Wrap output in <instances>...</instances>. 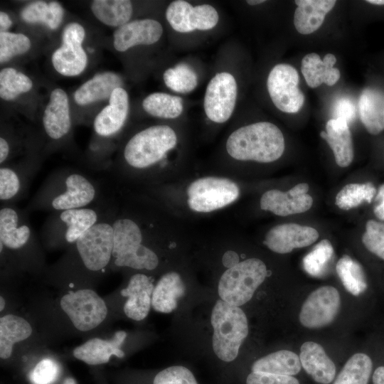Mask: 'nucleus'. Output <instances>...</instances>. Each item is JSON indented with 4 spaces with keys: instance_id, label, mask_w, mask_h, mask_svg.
Masks as SVG:
<instances>
[{
    "instance_id": "a18cd8bd",
    "label": "nucleus",
    "mask_w": 384,
    "mask_h": 384,
    "mask_svg": "<svg viewBox=\"0 0 384 384\" xmlns=\"http://www.w3.org/2000/svg\"><path fill=\"white\" fill-rule=\"evenodd\" d=\"M153 384H197L193 373L186 368L175 366L156 374Z\"/></svg>"
},
{
    "instance_id": "423d86ee",
    "label": "nucleus",
    "mask_w": 384,
    "mask_h": 384,
    "mask_svg": "<svg viewBox=\"0 0 384 384\" xmlns=\"http://www.w3.org/2000/svg\"><path fill=\"white\" fill-rule=\"evenodd\" d=\"M211 324L214 353L223 361H233L248 334L245 314L239 306L220 299L213 309Z\"/></svg>"
},
{
    "instance_id": "39448f33",
    "label": "nucleus",
    "mask_w": 384,
    "mask_h": 384,
    "mask_svg": "<svg viewBox=\"0 0 384 384\" xmlns=\"http://www.w3.org/2000/svg\"><path fill=\"white\" fill-rule=\"evenodd\" d=\"M240 196V186L232 178L208 175L188 182L182 188L181 199L188 211L208 214L230 206Z\"/></svg>"
},
{
    "instance_id": "603ef678",
    "label": "nucleus",
    "mask_w": 384,
    "mask_h": 384,
    "mask_svg": "<svg viewBox=\"0 0 384 384\" xmlns=\"http://www.w3.org/2000/svg\"><path fill=\"white\" fill-rule=\"evenodd\" d=\"M373 384H384V366L378 367L373 375Z\"/></svg>"
},
{
    "instance_id": "2eb2a0df",
    "label": "nucleus",
    "mask_w": 384,
    "mask_h": 384,
    "mask_svg": "<svg viewBox=\"0 0 384 384\" xmlns=\"http://www.w3.org/2000/svg\"><path fill=\"white\" fill-rule=\"evenodd\" d=\"M309 186L298 183L287 191L270 189L262 193L260 200L261 210L278 216H287L309 210L313 204L312 197L307 193Z\"/></svg>"
},
{
    "instance_id": "5fc2aeb1",
    "label": "nucleus",
    "mask_w": 384,
    "mask_h": 384,
    "mask_svg": "<svg viewBox=\"0 0 384 384\" xmlns=\"http://www.w3.org/2000/svg\"><path fill=\"white\" fill-rule=\"evenodd\" d=\"M63 384H76V382L73 378L68 377L65 379Z\"/></svg>"
},
{
    "instance_id": "8fccbe9b",
    "label": "nucleus",
    "mask_w": 384,
    "mask_h": 384,
    "mask_svg": "<svg viewBox=\"0 0 384 384\" xmlns=\"http://www.w3.org/2000/svg\"><path fill=\"white\" fill-rule=\"evenodd\" d=\"M373 212L376 219L384 221V183L378 188L373 201Z\"/></svg>"
},
{
    "instance_id": "b1692460",
    "label": "nucleus",
    "mask_w": 384,
    "mask_h": 384,
    "mask_svg": "<svg viewBox=\"0 0 384 384\" xmlns=\"http://www.w3.org/2000/svg\"><path fill=\"white\" fill-rule=\"evenodd\" d=\"M299 359L304 370L317 383L329 384L336 375V366L322 346L314 341L304 343Z\"/></svg>"
},
{
    "instance_id": "dca6fc26",
    "label": "nucleus",
    "mask_w": 384,
    "mask_h": 384,
    "mask_svg": "<svg viewBox=\"0 0 384 384\" xmlns=\"http://www.w3.org/2000/svg\"><path fill=\"white\" fill-rule=\"evenodd\" d=\"M319 235L312 227L287 223L271 228L265 234L263 243L274 252L286 254L313 244Z\"/></svg>"
},
{
    "instance_id": "c756f323",
    "label": "nucleus",
    "mask_w": 384,
    "mask_h": 384,
    "mask_svg": "<svg viewBox=\"0 0 384 384\" xmlns=\"http://www.w3.org/2000/svg\"><path fill=\"white\" fill-rule=\"evenodd\" d=\"M32 333L30 324L23 318L7 314L0 319V357L8 358L14 345L28 338Z\"/></svg>"
},
{
    "instance_id": "864d4df0",
    "label": "nucleus",
    "mask_w": 384,
    "mask_h": 384,
    "mask_svg": "<svg viewBox=\"0 0 384 384\" xmlns=\"http://www.w3.org/2000/svg\"><path fill=\"white\" fill-rule=\"evenodd\" d=\"M249 5L255 6L265 2V0H249L246 1Z\"/></svg>"
},
{
    "instance_id": "58836bf2",
    "label": "nucleus",
    "mask_w": 384,
    "mask_h": 384,
    "mask_svg": "<svg viewBox=\"0 0 384 384\" xmlns=\"http://www.w3.org/2000/svg\"><path fill=\"white\" fill-rule=\"evenodd\" d=\"M33 87L32 80L14 68H4L0 71V97L6 101L14 100L20 95Z\"/></svg>"
},
{
    "instance_id": "79ce46f5",
    "label": "nucleus",
    "mask_w": 384,
    "mask_h": 384,
    "mask_svg": "<svg viewBox=\"0 0 384 384\" xmlns=\"http://www.w3.org/2000/svg\"><path fill=\"white\" fill-rule=\"evenodd\" d=\"M361 240L370 252L384 260V221L376 218L368 220Z\"/></svg>"
},
{
    "instance_id": "ea45409f",
    "label": "nucleus",
    "mask_w": 384,
    "mask_h": 384,
    "mask_svg": "<svg viewBox=\"0 0 384 384\" xmlns=\"http://www.w3.org/2000/svg\"><path fill=\"white\" fill-rule=\"evenodd\" d=\"M163 79L169 88L181 93L190 92L198 85L196 72L186 64H178L166 70Z\"/></svg>"
},
{
    "instance_id": "f03ea898",
    "label": "nucleus",
    "mask_w": 384,
    "mask_h": 384,
    "mask_svg": "<svg viewBox=\"0 0 384 384\" xmlns=\"http://www.w3.org/2000/svg\"><path fill=\"white\" fill-rule=\"evenodd\" d=\"M98 196L97 186L84 174L63 171L50 174L28 205L30 210L58 212L88 207Z\"/></svg>"
},
{
    "instance_id": "a878e982",
    "label": "nucleus",
    "mask_w": 384,
    "mask_h": 384,
    "mask_svg": "<svg viewBox=\"0 0 384 384\" xmlns=\"http://www.w3.org/2000/svg\"><path fill=\"white\" fill-rule=\"evenodd\" d=\"M123 80L118 74L107 71L98 73L80 85L74 93L75 102L81 106L110 98Z\"/></svg>"
},
{
    "instance_id": "f8f14e48",
    "label": "nucleus",
    "mask_w": 384,
    "mask_h": 384,
    "mask_svg": "<svg viewBox=\"0 0 384 384\" xmlns=\"http://www.w3.org/2000/svg\"><path fill=\"white\" fill-rule=\"evenodd\" d=\"M85 37L83 26L75 22L67 24L62 33V44L53 53L55 70L64 76L80 75L87 64V56L82 44Z\"/></svg>"
},
{
    "instance_id": "cd10ccee",
    "label": "nucleus",
    "mask_w": 384,
    "mask_h": 384,
    "mask_svg": "<svg viewBox=\"0 0 384 384\" xmlns=\"http://www.w3.org/2000/svg\"><path fill=\"white\" fill-rule=\"evenodd\" d=\"M186 287L176 272L163 274L154 286L151 306L159 312L170 313L177 307L178 299L185 294Z\"/></svg>"
},
{
    "instance_id": "412c9836",
    "label": "nucleus",
    "mask_w": 384,
    "mask_h": 384,
    "mask_svg": "<svg viewBox=\"0 0 384 384\" xmlns=\"http://www.w3.org/2000/svg\"><path fill=\"white\" fill-rule=\"evenodd\" d=\"M42 121L46 135L53 140L61 139L69 133L72 122L68 97L63 90H52Z\"/></svg>"
},
{
    "instance_id": "393cba45",
    "label": "nucleus",
    "mask_w": 384,
    "mask_h": 384,
    "mask_svg": "<svg viewBox=\"0 0 384 384\" xmlns=\"http://www.w3.org/2000/svg\"><path fill=\"white\" fill-rule=\"evenodd\" d=\"M336 58L327 53L323 59L315 53L306 54L301 62V71L307 85L316 88L324 83L328 86L335 85L341 77V73L334 65Z\"/></svg>"
},
{
    "instance_id": "6e6d98bb",
    "label": "nucleus",
    "mask_w": 384,
    "mask_h": 384,
    "mask_svg": "<svg viewBox=\"0 0 384 384\" xmlns=\"http://www.w3.org/2000/svg\"><path fill=\"white\" fill-rule=\"evenodd\" d=\"M5 306V300L1 296L0 297V311H3Z\"/></svg>"
},
{
    "instance_id": "473e14b6",
    "label": "nucleus",
    "mask_w": 384,
    "mask_h": 384,
    "mask_svg": "<svg viewBox=\"0 0 384 384\" xmlns=\"http://www.w3.org/2000/svg\"><path fill=\"white\" fill-rule=\"evenodd\" d=\"M21 19L28 23H43L56 29L62 23L64 9L58 1H36L27 4L21 11Z\"/></svg>"
},
{
    "instance_id": "aec40b11",
    "label": "nucleus",
    "mask_w": 384,
    "mask_h": 384,
    "mask_svg": "<svg viewBox=\"0 0 384 384\" xmlns=\"http://www.w3.org/2000/svg\"><path fill=\"white\" fill-rule=\"evenodd\" d=\"M358 115L367 132L378 136L384 132V86L374 83L366 87L358 102Z\"/></svg>"
},
{
    "instance_id": "7c9ffc66",
    "label": "nucleus",
    "mask_w": 384,
    "mask_h": 384,
    "mask_svg": "<svg viewBox=\"0 0 384 384\" xmlns=\"http://www.w3.org/2000/svg\"><path fill=\"white\" fill-rule=\"evenodd\" d=\"M301 367L299 356L292 351L282 350L257 360L251 369L252 372L292 376L300 371Z\"/></svg>"
},
{
    "instance_id": "f257e3e1",
    "label": "nucleus",
    "mask_w": 384,
    "mask_h": 384,
    "mask_svg": "<svg viewBox=\"0 0 384 384\" xmlns=\"http://www.w3.org/2000/svg\"><path fill=\"white\" fill-rule=\"evenodd\" d=\"M173 128L165 124L146 127L134 134L122 151V176L139 182L159 185L163 181L161 168L166 166L168 153L177 144Z\"/></svg>"
},
{
    "instance_id": "de8ad7c7",
    "label": "nucleus",
    "mask_w": 384,
    "mask_h": 384,
    "mask_svg": "<svg viewBox=\"0 0 384 384\" xmlns=\"http://www.w3.org/2000/svg\"><path fill=\"white\" fill-rule=\"evenodd\" d=\"M246 384H299V382L291 375L252 371L247 378Z\"/></svg>"
},
{
    "instance_id": "4468645a",
    "label": "nucleus",
    "mask_w": 384,
    "mask_h": 384,
    "mask_svg": "<svg viewBox=\"0 0 384 384\" xmlns=\"http://www.w3.org/2000/svg\"><path fill=\"white\" fill-rule=\"evenodd\" d=\"M341 306L338 290L323 286L312 292L302 304L299 321L308 329H319L330 324L336 317Z\"/></svg>"
},
{
    "instance_id": "7ed1b4c3",
    "label": "nucleus",
    "mask_w": 384,
    "mask_h": 384,
    "mask_svg": "<svg viewBox=\"0 0 384 384\" xmlns=\"http://www.w3.org/2000/svg\"><path fill=\"white\" fill-rule=\"evenodd\" d=\"M159 220L147 213L123 210L113 215L114 247L124 258L151 267H156L159 260L148 240L162 230Z\"/></svg>"
},
{
    "instance_id": "1a4fd4ad",
    "label": "nucleus",
    "mask_w": 384,
    "mask_h": 384,
    "mask_svg": "<svg viewBox=\"0 0 384 384\" xmlns=\"http://www.w3.org/2000/svg\"><path fill=\"white\" fill-rule=\"evenodd\" d=\"M113 215L102 216L73 244L82 265L90 272L105 269L112 259L114 247Z\"/></svg>"
},
{
    "instance_id": "c03bdc74",
    "label": "nucleus",
    "mask_w": 384,
    "mask_h": 384,
    "mask_svg": "<svg viewBox=\"0 0 384 384\" xmlns=\"http://www.w3.org/2000/svg\"><path fill=\"white\" fill-rule=\"evenodd\" d=\"M219 16L216 9L209 4L193 6L189 13V24L192 31L210 30L218 23Z\"/></svg>"
},
{
    "instance_id": "0eeeda50",
    "label": "nucleus",
    "mask_w": 384,
    "mask_h": 384,
    "mask_svg": "<svg viewBox=\"0 0 384 384\" xmlns=\"http://www.w3.org/2000/svg\"><path fill=\"white\" fill-rule=\"evenodd\" d=\"M267 276V267L261 260L249 258L239 261L220 276L218 294L222 300L240 306L250 300Z\"/></svg>"
},
{
    "instance_id": "37998d69",
    "label": "nucleus",
    "mask_w": 384,
    "mask_h": 384,
    "mask_svg": "<svg viewBox=\"0 0 384 384\" xmlns=\"http://www.w3.org/2000/svg\"><path fill=\"white\" fill-rule=\"evenodd\" d=\"M192 5L183 0L172 1L166 9L167 21L174 30L179 33H189L192 30L189 24V13Z\"/></svg>"
},
{
    "instance_id": "ddd939ff",
    "label": "nucleus",
    "mask_w": 384,
    "mask_h": 384,
    "mask_svg": "<svg viewBox=\"0 0 384 384\" xmlns=\"http://www.w3.org/2000/svg\"><path fill=\"white\" fill-rule=\"evenodd\" d=\"M238 86L229 73H217L208 82L203 101L207 117L215 123H223L231 117L236 103Z\"/></svg>"
},
{
    "instance_id": "e433bc0d",
    "label": "nucleus",
    "mask_w": 384,
    "mask_h": 384,
    "mask_svg": "<svg viewBox=\"0 0 384 384\" xmlns=\"http://www.w3.org/2000/svg\"><path fill=\"white\" fill-rule=\"evenodd\" d=\"M370 358L363 353H357L346 363L334 384H368L372 371Z\"/></svg>"
},
{
    "instance_id": "72a5a7b5",
    "label": "nucleus",
    "mask_w": 384,
    "mask_h": 384,
    "mask_svg": "<svg viewBox=\"0 0 384 384\" xmlns=\"http://www.w3.org/2000/svg\"><path fill=\"white\" fill-rule=\"evenodd\" d=\"M378 188L371 181L353 183L344 186L335 198V204L342 210H348L363 203H372Z\"/></svg>"
},
{
    "instance_id": "4be33fe9",
    "label": "nucleus",
    "mask_w": 384,
    "mask_h": 384,
    "mask_svg": "<svg viewBox=\"0 0 384 384\" xmlns=\"http://www.w3.org/2000/svg\"><path fill=\"white\" fill-rule=\"evenodd\" d=\"M126 337L125 331H118L110 340L93 338L76 347L73 353L75 358L88 365L106 363L112 355L118 358L124 356L120 346Z\"/></svg>"
},
{
    "instance_id": "6e6552de",
    "label": "nucleus",
    "mask_w": 384,
    "mask_h": 384,
    "mask_svg": "<svg viewBox=\"0 0 384 384\" xmlns=\"http://www.w3.org/2000/svg\"><path fill=\"white\" fill-rule=\"evenodd\" d=\"M102 216L99 210L89 206L53 212L43 225L42 238L51 243L73 245Z\"/></svg>"
},
{
    "instance_id": "5701e85b",
    "label": "nucleus",
    "mask_w": 384,
    "mask_h": 384,
    "mask_svg": "<svg viewBox=\"0 0 384 384\" xmlns=\"http://www.w3.org/2000/svg\"><path fill=\"white\" fill-rule=\"evenodd\" d=\"M332 150L336 163L340 167H347L353 161L354 151L348 123L341 118L328 120L326 131L320 132Z\"/></svg>"
},
{
    "instance_id": "20e7f679",
    "label": "nucleus",
    "mask_w": 384,
    "mask_h": 384,
    "mask_svg": "<svg viewBox=\"0 0 384 384\" xmlns=\"http://www.w3.org/2000/svg\"><path fill=\"white\" fill-rule=\"evenodd\" d=\"M284 149L282 131L269 122H258L236 129L225 142L228 156L239 161L274 162L282 156Z\"/></svg>"
},
{
    "instance_id": "2f4dec72",
    "label": "nucleus",
    "mask_w": 384,
    "mask_h": 384,
    "mask_svg": "<svg viewBox=\"0 0 384 384\" xmlns=\"http://www.w3.org/2000/svg\"><path fill=\"white\" fill-rule=\"evenodd\" d=\"M95 17L110 27H120L130 20L133 7L127 0H95L91 4Z\"/></svg>"
},
{
    "instance_id": "09e8293b",
    "label": "nucleus",
    "mask_w": 384,
    "mask_h": 384,
    "mask_svg": "<svg viewBox=\"0 0 384 384\" xmlns=\"http://www.w3.org/2000/svg\"><path fill=\"white\" fill-rule=\"evenodd\" d=\"M334 118H341L349 123L355 117V106L352 101L346 97L338 99L335 105Z\"/></svg>"
},
{
    "instance_id": "a211bd4d",
    "label": "nucleus",
    "mask_w": 384,
    "mask_h": 384,
    "mask_svg": "<svg viewBox=\"0 0 384 384\" xmlns=\"http://www.w3.org/2000/svg\"><path fill=\"white\" fill-rule=\"evenodd\" d=\"M129 96L123 87L113 90L109 104L95 117L93 127L102 137L116 134L124 126L129 113Z\"/></svg>"
},
{
    "instance_id": "4c0bfd02",
    "label": "nucleus",
    "mask_w": 384,
    "mask_h": 384,
    "mask_svg": "<svg viewBox=\"0 0 384 384\" xmlns=\"http://www.w3.org/2000/svg\"><path fill=\"white\" fill-rule=\"evenodd\" d=\"M334 253L331 242L327 239L321 240L303 258L304 270L311 276L323 277L329 268Z\"/></svg>"
},
{
    "instance_id": "3c124183",
    "label": "nucleus",
    "mask_w": 384,
    "mask_h": 384,
    "mask_svg": "<svg viewBox=\"0 0 384 384\" xmlns=\"http://www.w3.org/2000/svg\"><path fill=\"white\" fill-rule=\"evenodd\" d=\"M12 25L9 16L4 11L0 12V32H7Z\"/></svg>"
},
{
    "instance_id": "49530a36",
    "label": "nucleus",
    "mask_w": 384,
    "mask_h": 384,
    "mask_svg": "<svg viewBox=\"0 0 384 384\" xmlns=\"http://www.w3.org/2000/svg\"><path fill=\"white\" fill-rule=\"evenodd\" d=\"M58 373V365L52 359L44 358L36 364L30 378L33 384H51Z\"/></svg>"
},
{
    "instance_id": "f704fd0d",
    "label": "nucleus",
    "mask_w": 384,
    "mask_h": 384,
    "mask_svg": "<svg viewBox=\"0 0 384 384\" xmlns=\"http://www.w3.org/2000/svg\"><path fill=\"white\" fill-rule=\"evenodd\" d=\"M142 107L149 114L163 119L177 118L183 109L181 97L165 92L149 95L144 99Z\"/></svg>"
},
{
    "instance_id": "bb28decb",
    "label": "nucleus",
    "mask_w": 384,
    "mask_h": 384,
    "mask_svg": "<svg viewBox=\"0 0 384 384\" xmlns=\"http://www.w3.org/2000/svg\"><path fill=\"white\" fill-rule=\"evenodd\" d=\"M294 3L297 6L294 14V27L299 33L308 35L321 27L336 1L296 0Z\"/></svg>"
},
{
    "instance_id": "a19ab883",
    "label": "nucleus",
    "mask_w": 384,
    "mask_h": 384,
    "mask_svg": "<svg viewBox=\"0 0 384 384\" xmlns=\"http://www.w3.org/2000/svg\"><path fill=\"white\" fill-rule=\"evenodd\" d=\"M31 42L23 33L0 32V63H4L13 58L28 52Z\"/></svg>"
},
{
    "instance_id": "f3484780",
    "label": "nucleus",
    "mask_w": 384,
    "mask_h": 384,
    "mask_svg": "<svg viewBox=\"0 0 384 384\" xmlns=\"http://www.w3.org/2000/svg\"><path fill=\"white\" fill-rule=\"evenodd\" d=\"M163 33V27L156 20L137 19L117 28L113 34V46L116 50L124 52L132 47L156 43Z\"/></svg>"
},
{
    "instance_id": "9b49d317",
    "label": "nucleus",
    "mask_w": 384,
    "mask_h": 384,
    "mask_svg": "<svg viewBox=\"0 0 384 384\" xmlns=\"http://www.w3.org/2000/svg\"><path fill=\"white\" fill-rule=\"evenodd\" d=\"M299 77L291 65L279 63L270 70L267 87L275 107L286 113L298 112L304 102V95L298 87Z\"/></svg>"
},
{
    "instance_id": "c9c22d12",
    "label": "nucleus",
    "mask_w": 384,
    "mask_h": 384,
    "mask_svg": "<svg viewBox=\"0 0 384 384\" xmlns=\"http://www.w3.org/2000/svg\"><path fill=\"white\" fill-rule=\"evenodd\" d=\"M336 270L345 289L358 296L367 289V280L361 265L345 255L337 262Z\"/></svg>"
},
{
    "instance_id": "9d476101",
    "label": "nucleus",
    "mask_w": 384,
    "mask_h": 384,
    "mask_svg": "<svg viewBox=\"0 0 384 384\" xmlns=\"http://www.w3.org/2000/svg\"><path fill=\"white\" fill-rule=\"evenodd\" d=\"M60 304L75 327L81 331L96 328L107 314L105 301L90 289L69 292L61 298Z\"/></svg>"
},
{
    "instance_id": "c85d7f7f",
    "label": "nucleus",
    "mask_w": 384,
    "mask_h": 384,
    "mask_svg": "<svg viewBox=\"0 0 384 384\" xmlns=\"http://www.w3.org/2000/svg\"><path fill=\"white\" fill-rule=\"evenodd\" d=\"M35 174L32 169L1 165L0 200L1 204H14L23 197Z\"/></svg>"
},
{
    "instance_id": "4d7b16f0",
    "label": "nucleus",
    "mask_w": 384,
    "mask_h": 384,
    "mask_svg": "<svg viewBox=\"0 0 384 384\" xmlns=\"http://www.w3.org/2000/svg\"><path fill=\"white\" fill-rule=\"evenodd\" d=\"M383 157H384V151H383Z\"/></svg>"
},
{
    "instance_id": "6ab92c4d",
    "label": "nucleus",
    "mask_w": 384,
    "mask_h": 384,
    "mask_svg": "<svg viewBox=\"0 0 384 384\" xmlns=\"http://www.w3.org/2000/svg\"><path fill=\"white\" fill-rule=\"evenodd\" d=\"M154 289L152 277L145 274L137 273L130 277L127 287L120 292L128 298L123 308L127 317L135 321L146 317L151 305Z\"/></svg>"
}]
</instances>
